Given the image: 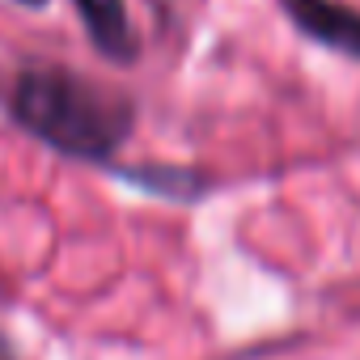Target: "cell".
Returning <instances> with one entry per match:
<instances>
[{
  "mask_svg": "<svg viewBox=\"0 0 360 360\" xmlns=\"http://www.w3.org/2000/svg\"><path fill=\"white\" fill-rule=\"evenodd\" d=\"M13 115L56 153L85 161L110 157L131 131V102L68 68H26L13 89Z\"/></svg>",
  "mask_w": 360,
  "mask_h": 360,
  "instance_id": "6da1fadb",
  "label": "cell"
},
{
  "mask_svg": "<svg viewBox=\"0 0 360 360\" xmlns=\"http://www.w3.org/2000/svg\"><path fill=\"white\" fill-rule=\"evenodd\" d=\"M284 9L309 39H318L335 51L360 56V13L356 9L339 5V0H284Z\"/></svg>",
  "mask_w": 360,
  "mask_h": 360,
  "instance_id": "7a4b0ae2",
  "label": "cell"
},
{
  "mask_svg": "<svg viewBox=\"0 0 360 360\" xmlns=\"http://www.w3.org/2000/svg\"><path fill=\"white\" fill-rule=\"evenodd\" d=\"M89 39L98 43V51H106L110 60H131V22H127V9L123 0H72Z\"/></svg>",
  "mask_w": 360,
  "mask_h": 360,
  "instance_id": "3957f363",
  "label": "cell"
},
{
  "mask_svg": "<svg viewBox=\"0 0 360 360\" xmlns=\"http://www.w3.org/2000/svg\"><path fill=\"white\" fill-rule=\"evenodd\" d=\"M18 5H26V9H43L47 0H18Z\"/></svg>",
  "mask_w": 360,
  "mask_h": 360,
  "instance_id": "277c9868",
  "label": "cell"
},
{
  "mask_svg": "<svg viewBox=\"0 0 360 360\" xmlns=\"http://www.w3.org/2000/svg\"><path fill=\"white\" fill-rule=\"evenodd\" d=\"M0 360H13V352H9V347H5V343H0Z\"/></svg>",
  "mask_w": 360,
  "mask_h": 360,
  "instance_id": "5b68a950",
  "label": "cell"
}]
</instances>
